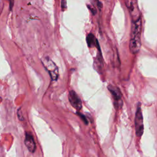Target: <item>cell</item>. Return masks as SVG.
Listing matches in <instances>:
<instances>
[{"label": "cell", "mask_w": 157, "mask_h": 157, "mask_svg": "<svg viewBox=\"0 0 157 157\" xmlns=\"http://www.w3.org/2000/svg\"><path fill=\"white\" fill-rule=\"evenodd\" d=\"M41 62L44 67L49 73L52 80H57L59 75L58 69L55 63L48 57H45L41 59Z\"/></svg>", "instance_id": "7a4b0ae2"}, {"label": "cell", "mask_w": 157, "mask_h": 157, "mask_svg": "<svg viewBox=\"0 0 157 157\" xmlns=\"http://www.w3.org/2000/svg\"><path fill=\"white\" fill-rule=\"evenodd\" d=\"M13 1L14 0H9V7H10V10L12 9L13 5Z\"/></svg>", "instance_id": "8fae6325"}, {"label": "cell", "mask_w": 157, "mask_h": 157, "mask_svg": "<svg viewBox=\"0 0 157 157\" xmlns=\"http://www.w3.org/2000/svg\"><path fill=\"white\" fill-rule=\"evenodd\" d=\"M127 8L129 9V13L132 18V21H134L140 17L137 0H124Z\"/></svg>", "instance_id": "277c9868"}, {"label": "cell", "mask_w": 157, "mask_h": 157, "mask_svg": "<svg viewBox=\"0 0 157 157\" xmlns=\"http://www.w3.org/2000/svg\"><path fill=\"white\" fill-rule=\"evenodd\" d=\"M107 88L113 98L115 107L116 108H118L119 107H121L122 105V102H121L122 94L120 89L115 86L110 85L108 86Z\"/></svg>", "instance_id": "5b68a950"}, {"label": "cell", "mask_w": 157, "mask_h": 157, "mask_svg": "<svg viewBox=\"0 0 157 157\" xmlns=\"http://www.w3.org/2000/svg\"><path fill=\"white\" fill-rule=\"evenodd\" d=\"M77 114L80 117V118L82 120V121L85 123V124H88V120H87V118H86V117L84 115H83L82 113H80V112H77Z\"/></svg>", "instance_id": "30bf717a"}, {"label": "cell", "mask_w": 157, "mask_h": 157, "mask_svg": "<svg viewBox=\"0 0 157 157\" xmlns=\"http://www.w3.org/2000/svg\"><path fill=\"white\" fill-rule=\"evenodd\" d=\"M25 144L28 150L31 153H34L36 150V145L34 139L33 134L30 132H26L25 133Z\"/></svg>", "instance_id": "52a82bcc"}, {"label": "cell", "mask_w": 157, "mask_h": 157, "mask_svg": "<svg viewBox=\"0 0 157 157\" xmlns=\"http://www.w3.org/2000/svg\"><path fill=\"white\" fill-rule=\"evenodd\" d=\"M91 2L93 4H96L98 6V4H99V0H90Z\"/></svg>", "instance_id": "7c38bea8"}, {"label": "cell", "mask_w": 157, "mask_h": 157, "mask_svg": "<svg viewBox=\"0 0 157 157\" xmlns=\"http://www.w3.org/2000/svg\"><path fill=\"white\" fill-rule=\"evenodd\" d=\"M86 40L87 45L90 48L96 47V43L98 42L97 39L94 37V36L92 33H89L87 35Z\"/></svg>", "instance_id": "ba28073f"}, {"label": "cell", "mask_w": 157, "mask_h": 157, "mask_svg": "<svg viewBox=\"0 0 157 157\" xmlns=\"http://www.w3.org/2000/svg\"><path fill=\"white\" fill-rule=\"evenodd\" d=\"M69 101L72 105V106L77 111H79L82 107V103L80 98L78 96V94L74 91L71 90L69 93L68 96Z\"/></svg>", "instance_id": "8992f818"}, {"label": "cell", "mask_w": 157, "mask_h": 157, "mask_svg": "<svg viewBox=\"0 0 157 157\" xmlns=\"http://www.w3.org/2000/svg\"><path fill=\"white\" fill-rule=\"evenodd\" d=\"M61 9L63 12L65 11L67 9V1L66 0H61Z\"/></svg>", "instance_id": "9c48e42d"}, {"label": "cell", "mask_w": 157, "mask_h": 157, "mask_svg": "<svg viewBox=\"0 0 157 157\" xmlns=\"http://www.w3.org/2000/svg\"><path fill=\"white\" fill-rule=\"evenodd\" d=\"M135 128L136 136L139 137H141L144 132V123H143V116L140 105H138L136 115H135Z\"/></svg>", "instance_id": "3957f363"}, {"label": "cell", "mask_w": 157, "mask_h": 157, "mask_svg": "<svg viewBox=\"0 0 157 157\" xmlns=\"http://www.w3.org/2000/svg\"><path fill=\"white\" fill-rule=\"evenodd\" d=\"M142 22L141 17L132 21L129 40V50L131 53L137 54L141 47V34Z\"/></svg>", "instance_id": "6da1fadb"}]
</instances>
